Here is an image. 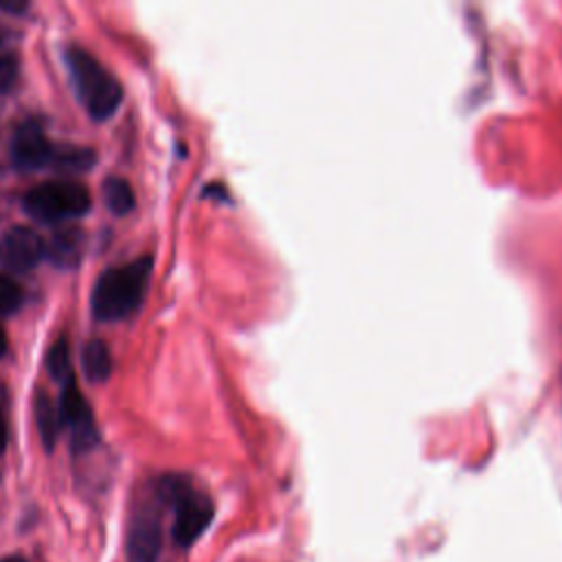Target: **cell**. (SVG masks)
<instances>
[{
	"mask_svg": "<svg viewBox=\"0 0 562 562\" xmlns=\"http://www.w3.org/2000/svg\"><path fill=\"white\" fill-rule=\"evenodd\" d=\"M151 277V257L143 255L116 268L103 270L92 288L90 310L101 323L127 318L143 303Z\"/></svg>",
	"mask_w": 562,
	"mask_h": 562,
	"instance_id": "cell-1",
	"label": "cell"
},
{
	"mask_svg": "<svg viewBox=\"0 0 562 562\" xmlns=\"http://www.w3.org/2000/svg\"><path fill=\"white\" fill-rule=\"evenodd\" d=\"M64 61L75 86L77 99L86 108V112L94 121L110 119L123 99V88L119 79L86 48L81 46H66Z\"/></svg>",
	"mask_w": 562,
	"mask_h": 562,
	"instance_id": "cell-2",
	"label": "cell"
},
{
	"mask_svg": "<svg viewBox=\"0 0 562 562\" xmlns=\"http://www.w3.org/2000/svg\"><path fill=\"white\" fill-rule=\"evenodd\" d=\"M158 494L173 509L171 536L176 544L191 547L213 520V501L182 476H165L158 485Z\"/></svg>",
	"mask_w": 562,
	"mask_h": 562,
	"instance_id": "cell-3",
	"label": "cell"
},
{
	"mask_svg": "<svg viewBox=\"0 0 562 562\" xmlns=\"http://www.w3.org/2000/svg\"><path fill=\"white\" fill-rule=\"evenodd\" d=\"M92 200L88 189L77 180H46L24 193V211L44 224H59L88 213Z\"/></svg>",
	"mask_w": 562,
	"mask_h": 562,
	"instance_id": "cell-4",
	"label": "cell"
},
{
	"mask_svg": "<svg viewBox=\"0 0 562 562\" xmlns=\"http://www.w3.org/2000/svg\"><path fill=\"white\" fill-rule=\"evenodd\" d=\"M59 417L61 428L70 430V441L75 450H90L99 441V430L94 424L92 408L88 406L83 393L77 386L75 373L61 382V397H59Z\"/></svg>",
	"mask_w": 562,
	"mask_h": 562,
	"instance_id": "cell-5",
	"label": "cell"
},
{
	"mask_svg": "<svg viewBox=\"0 0 562 562\" xmlns=\"http://www.w3.org/2000/svg\"><path fill=\"white\" fill-rule=\"evenodd\" d=\"M57 147L59 145L50 143V138L44 134L40 123L24 121L13 132L9 154H11V162H13L15 169L35 171V169H44V167L55 165Z\"/></svg>",
	"mask_w": 562,
	"mask_h": 562,
	"instance_id": "cell-6",
	"label": "cell"
},
{
	"mask_svg": "<svg viewBox=\"0 0 562 562\" xmlns=\"http://www.w3.org/2000/svg\"><path fill=\"white\" fill-rule=\"evenodd\" d=\"M46 257V241L35 228L13 226L0 239V263L9 272H29Z\"/></svg>",
	"mask_w": 562,
	"mask_h": 562,
	"instance_id": "cell-7",
	"label": "cell"
},
{
	"mask_svg": "<svg viewBox=\"0 0 562 562\" xmlns=\"http://www.w3.org/2000/svg\"><path fill=\"white\" fill-rule=\"evenodd\" d=\"M162 547L160 520L154 512H140L132 518L127 536L130 562H156Z\"/></svg>",
	"mask_w": 562,
	"mask_h": 562,
	"instance_id": "cell-8",
	"label": "cell"
},
{
	"mask_svg": "<svg viewBox=\"0 0 562 562\" xmlns=\"http://www.w3.org/2000/svg\"><path fill=\"white\" fill-rule=\"evenodd\" d=\"M83 248H86L83 231L77 226H66V228H57L48 239L46 257L57 268H75L83 257Z\"/></svg>",
	"mask_w": 562,
	"mask_h": 562,
	"instance_id": "cell-9",
	"label": "cell"
},
{
	"mask_svg": "<svg viewBox=\"0 0 562 562\" xmlns=\"http://www.w3.org/2000/svg\"><path fill=\"white\" fill-rule=\"evenodd\" d=\"M81 367L90 382H105L112 373V353L105 340L92 338L83 345L81 351Z\"/></svg>",
	"mask_w": 562,
	"mask_h": 562,
	"instance_id": "cell-10",
	"label": "cell"
},
{
	"mask_svg": "<svg viewBox=\"0 0 562 562\" xmlns=\"http://www.w3.org/2000/svg\"><path fill=\"white\" fill-rule=\"evenodd\" d=\"M20 77V53L13 33L0 29V94L15 88Z\"/></svg>",
	"mask_w": 562,
	"mask_h": 562,
	"instance_id": "cell-11",
	"label": "cell"
},
{
	"mask_svg": "<svg viewBox=\"0 0 562 562\" xmlns=\"http://www.w3.org/2000/svg\"><path fill=\"white\" fill-rule=\"evenodd\" d=\"M103 202L110 213L127 215L136 206L132 184L121 176H108L103 182Z\"/></svg>",
	"mask_w": 562,
	"mask_h": 562,
	"instance_id": "cell-12",
	"label": "cell"
},
{
	"mask_svg": "<svg viewBox=\"0 0 562 562\" xmlns=\"http://www.w3.org/2000/svg\"><path fill=\"white\" fill-rule=\"evenodd\" d=\"M35 419H37L42 443L46 446V450H53L57 435L61 430V417H59V408L50 402L46 393H40L35 400Z\"/></svg>",
	"mask_w": 562,
	"mask_h": 562,
	"instance_id": "cell-13",
	"label": "cell"
},
{
	"mask_svg": "<svg viewBox=\"0 0 562 562\" xmlns=\"http://www.w3.org/2000/svg\"><path fill=\"white\" fill-rule=\"evenodd\" d=\"M46 369H48V373H50L55 380H59V382H64V380H68V378L72 375L66 336H59V338L53 342V347L48 349V353H46Z\"/></svg>",
	"mask_w": 562,
	"mask_h": 562,
	"instance_id": "cell-14",
	"label": "cell"
},
{
	"mask_svg": "<svg viewBox=\"0 0 562 562\" xmlns=\"http://www.w3.org/2000/svg\"><path fill=\"white\" fill-rule=\"evenodd\" d=\"M24 303L22 285L7 272H0V316L15 314Z\"/></svg>",
	"mask_w": 562,
	"mask_h": 562,
	"instance_id": "cell-15",
	"label": "cell"
},
{
	"mask_svg": "<svg viewBox=\"0 0 562 562\" xmlns=\"http://www.w3.org/2000/svg\"><path fill=\"white\" fill-rule=\"evenodd\" d=\"M0 9L2 11H11V13H22L29 9V2H0Z\"/></svg>",
	"mask_w": 562,
	"mask_h": 562,
	"instance_id": "cell-16",
	"label": "cell"
},
{
	"mask_svg": "<svg viewBox=\"0 0 562 562\" xmlns=\"http://www.w3.org/2000/svg\"><path fill=\"white\" fill-rule=\"evenodd\" d=\"M7 441H9V428H7V419L0 408V452L7 448Z\"/></svg>",
	"mask_w": 562,
	"mask_h": 562,
	"instance_id": "cell-17",
	"label": "cell"
},
{
	"mask_svg": "<svg viewBox=\"0 0 562 562\" xmlns=\"http://www.w3.org/2000/svg\"><path fill=\"white\" fill-rule=\"evenodd\" d=\"M7 334H4V329H2V325H0V358L4 356V351H7Z\"/></svg>",
	"mask_w": 562,
	"mask_h": 562,
	"instance_id": "cell-18",
	"label": "cell"
},
{
	"mask_svg": "<svg viewBox=\"0 0 562 562\" xmlns=\"http://www.w3.org/2000/svg\"><path fill=\"white\" fill-rule=\"evenodd\" d=\"M0 562H26L22 555H9V558H2Z\"/></svg>",
	"mask_w": 562,
	"mask_h": 562,
	"instance_id": "cell-19",
	"label": "cell"
}]
</instances>
